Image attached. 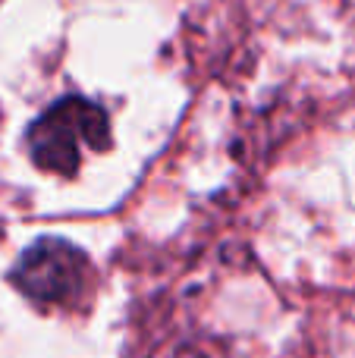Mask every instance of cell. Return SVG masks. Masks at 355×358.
<instances>
[{
  "label": "cell",
  "mask_w": 355,
  "mask_h": 358,
  "mask_svg": "<svg viewBox=\"0 0 355 358\" xmlns=\"http://www.w3.org/2000/svg\"><path fill=\"white\" fill-rule=\"evenodd\" d=\"M10 280L38 305H73L88 283V258L66 239H38L16 261Z\"/></svg>",
  "instance_id": "cell-2"
},
{
  "label": "cell",
  "mask_w": 355,
  "mask_h": 358,
  "mask_svg": "<svg viewBox=\"0 0 355 358\" xmlns=\"http://www.w3.org/2000/svg\"><path fill=\"white\" fill-rule=\"evenodd\" d=\"M25 145L38 170L54 176H75L82 148H110V120L101 104L69 94L50 104L25 132Z\"/></svg>",
  "instance_id": "cell-1"
}]
</instances>
